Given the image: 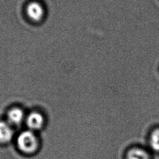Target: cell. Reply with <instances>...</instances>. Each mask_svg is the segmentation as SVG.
<instances>
[{"label": "cell", "instance_id": "1", "mask_svg": "<svg viewBox=\"0 0 159 159\" xmlns=\"http://www.w3.org/2000/svg\"><path fill=\"white\" fill-rule=\"evenodd\" d=\"M47 10L45 6L38 0H31L25 7V13L29 20L34 23H39L44 19Z\"/></svg>", "mask_w": 159, "mask_h": 159}, {"label": "cell", "instance_id": "2", "mask_svg": "<svg viewBox=\"0 0 159 159\" xmlns=\"http://www.w3.org/2000/svg\"><path fill=\"white\" fill-rule=\"evenodd\" d=\"M17 144L21 151L26 154H31L37 149V137L33 131L25 130L20 133L17 138Z\"/></svg>", "mask_w": 159, "mask_h": 159}, {"label": "cell", "instance_id": "3", "mask_svg": "<svg viewBox=\"0 0 159 159\" xmlns=\"http://www.w3.org/2000/svg\"><path fill=\"white\" fill-rule=\"evenodd\" d=\"M44 121L42 115L37 112L30 113L26 118L27 126L31 131L37 130L42 128Z\"/></svg>", "mask_w": 159, "mask_h": 159}, {"label": "cell", "instance_id": "4", "mask_svg": "<svg viewBox=\"0 0 159 159\" xmlns=\"http://www.w3.org/2000/svg\"><path fill=\"white\" fill-rule=\"evenodd\" d=\"M14 131L11 124L8 122L0 121V143H7L13 137Z\"/></svg>", "mask_w": 159, "mask_h": 159}, {"label": "cell", "instance_id": "5", "mask_svg": "<svg viewBox=\"0 0 159 159\" xmlns=\"http://www.w3.org/2000/svg\"><path fill=\"white\" fill-rule=\"evenodd\" d=\"M7 118L9 124L18 125L21 124L24 120V113L20 108L17 107L12 108L8 113Z\"/></svg>", "mask_w": 159, "mask_h": 159}, {"label": "cell", "instance_id": "6", "mask_svg": "<svg viewBox=\"0 0 159 159\" xmlns=\"http://www.w3.org/2000/svg\"><path fill=\"white\" fill-rule=\"evenodd\" d=\"M126 159H151L147 150L141 148H133L127 152Z\"/></svg>", "mask_w": 159, "mask_h": 159}, {"label": "cell", "instance_id": "7", "mask_svg": "<svg viewBox=\"0 0 159 159\" xmlns=\"http://www.w3.org/2000/svg\"><path fill=\"white\" fill-rule=\"evenodd\" d=\"M150 148L155 152H159V128L153 130L149 139Z\"/></svg>", "mask_w": 159, "mask_h": 159}]
</instances>
